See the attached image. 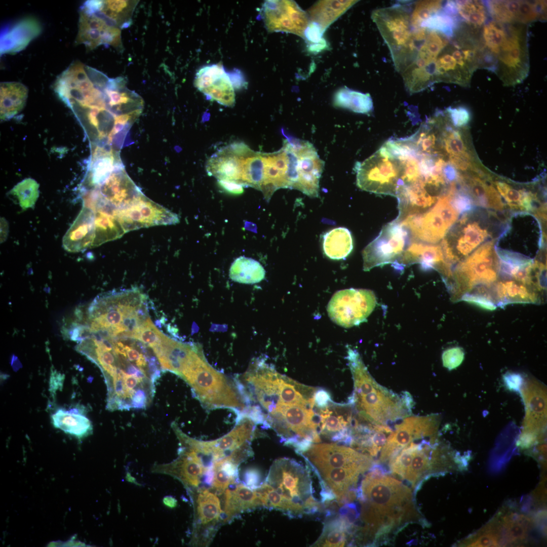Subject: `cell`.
Segmentation results:
<instances>
[{
	"label": "cell",
	"instance_id": "15",
	"mask_svg": "<svg viewBox=\"0 0 547 547\" xmlns=\"http://www.w3.org/2000/svg\"><path fill=\"white\" fill-rule=\"evenodd\" d=\"M125 232L155 225L178 223L177 214L153 202L143 193L127 206L112 210Z\"/></svg>",
	"mask_w": 547,
	"mask_h": 547
},
{
	"label": "cell",
	"instance_id": "33",
	"mask_svg": "<svg viewBox=\"0 0 547 547\" xmlns=\"http://www.w3.org/2000/svg\"><path fill=\"white\" fill-rule=\"evenodd\" d=\"M495 284L491 293L496 306L513 303H536L539 300L538 291L514 279H504Z\"/></svg>",
	"mask_w": 547,
	"mask_h": 547
},
{
	"label": "cell",
	"instance_id": "27",
	"mask_svg": "<svg viewBox=\"0 0 547 547\" xmlns=\"http://www.w3.org/2000/svg\"><path fill=\"white\" fill-rule=\"evenodd\" d=\"M396 197L398 200L399 215L394 220L398 223L408 217L424 213L439 199L432 195L422 181L400 186Z\"/></svg>",
	"mask_w": 547,
	"mask_h": 547
},
{
	"label": "cell",
	"instance_id": "7",
	"mask_svg": "<svg viewBox=\"0 0 547 547\" xmlns=\"http://www.w3.org/2000/svg\"><path fill=\"white\" fill-rule=\"evenodd\" d=\"M435 67L434 82L467 86L479 68V48L475 39L456 28Z\"/></svg>",
	"mask_w": 547,
	"mask_h": 547
},
{
	"label": "cell",
	"instance_id": "50",
	"mask_svg": "<svg viewBox=\"0 0 547 547\" xmlns=\"http://www.w3.org/2000/svg\"><path fill=\"white\" fill-rule=\"evenodd\" d=\"M461 299L489 310H494L496 308V305L490 298L477 292L466 293L461 296Z\"/></svg>",
	"mask_w": 547,
	"mask_h": 547
},
{
	"label": "cell",
	"instance_id": "17",
	"mask_svg": "<svg viewBox=\"0 0 547 547\" xmlns=\"http://www.w3.org/2000/svg\"><path fill=\"white\" fill-rule=\"evenodd\" d=\"M439 423L440 416L437 414L404 418L387 438L381 450L379 461H390L415 439L435 436Z\"/></svg>",
	"mask_w": 547,
	"mask_h": 547
},
{
	"label": "cell",
	"instance_id": "55",
	"mask_svg": "<svg viewBox=\"0 0 547 547\" xmlns=\"http://www.w3.org/2000/svg\"><path fill=\"white\" fill-rule=\"evenodd\" d=\"M245 227L246 229L250 231H255V230H256V227L255 226V224L250 222L247 221L245 222Z\"/></svg>",
	"mask_w": 547,
	"mask_h": 547
},
{
	"label": "cell",
	"instance_id": "2",
	"mask_svg": "<svg viewBox=\"0 0 547 547\" xmlns=\"http://www.w3.org/2000/svg\"><path fill=\"white\" fill-rule=\"evenodd\" d=\"M347 353L354 387L348 402L358 415L372 423L386 426L408 416L413 405L411 395L405 392L399 396L379 385L357 350L348 347Z\"/></svg>",
	"mask_w": 547,
	"mask_h": 547
},
{
	"label": "cell",
	"instance_id": "6",
	"mask_svg": "<svg viewBox=\"0 0 547 547\" xmlns=\"http://www.w3.org/2000/svg\"><path fill=\"white\" fill-rule=\"evenodd\" d=\"M282 497L289 516L316 513L319 502L312 496L308 470L295 460L276 459L271 464L265 481Z\"/></svg>",
	"mask_w": 547,
	"mask_h": 547
},
{
	"label": "cell",
	"instance_id": "37",
	"mask_svg": "<svg viewBox=\"0 0 547 547\" xmlns=\"http://www.w3.org/2000/svg\"><path fill=\"white\" fill-rule=\"evenodd\" d=\"M28 93L27 88L20 83H1V119H9L20 112L25 105Z\"/></svg>",
	"mask_w": 547,
	"mask_h": 547
},
{
	"label": "cell",
	"instance_id": "41",
	"mask_svg": "<svg viewBox=\"0 0 547 547\" xmlns=\"http://www.w3.org/2000/svg\"><path fill=\"white\" fill-rule=\"evenodd\" d=\"M229 275L235 282L253 284L264 279L265 271L258 261L251 258L240 256L231 264Z\"/></svg>",
	"mask_w": 547,
	"mask_h": 547
},
{
	"label": "cell",
	"instance_id": "25",
	"mask_svg": "<svg viewBox=\"0 0 547 547\" xmlns=\"http://www.w3.org/2000/svg\"><path fill=\"white\" fill-rule=\"evenodd\" d=\"M298 157L297 179L294 189L311 198L318 197L324 162L308 141L293 138Z\"/></svg>",
	"mask_w": 547,
	"mask_h": 547
},
{
	"label": "cell",
	"instance_id": "39",
	"mask_svg": "<svg viewBox=\"0 0 547 547\" xmlns=\"http://www.w3.org/2000/svg\"><path fill=\"white\" fill-rule=\"evenodd\" d=\"M323 250L328 258L340 260L345 258L353 249V241L350 231L339 227L326 232L323 238Z\"/></svg>",
	"mask_w": 547,
	"mask_h": 547
},
{
	"label": "cell",
	"instance_id": "4",
	"mask_svg": "<svg viewBox=\"0 0 547 547\" xmlns=\"http://www.w3.org/2000/svg\"><path fill=\"white\" fill-rule=\"evenodd\" d=\"M501 213L474 206L460 214L440 244L446 268L451 275L457 264L500 234L507 218Z\"/></svg>",
	"mask_w": 547,
	"mask_h": 547
},
{
	"label": "cell",
	"instance_id": "3",
	"mask_svg": "<svg viewBox=\"0 0 547 547\" xmlns=\"http://www.w3.org/2000/svg\"><path fill=\"white\" fill-rule=\"evenodd\" d=\"M362 502L361 518L368 531L374 532L384 524L393 525L414 517L411 490L401 482L367 474L358 492Z\"/></svg>",
	"mask_w": 547,
	"mask_h": 547
},
{
	"label": "cell",
	"instance_id": "45",
	"mask_svg": "<svg viewBox=\"0 0 547 547\" xmlns=\"http://www.w3.org/2000/svg\"><path fill=\"white\" fill-rule=\"evenodd\" d=\"M39 184L33 179L26 178L16 185L10 191L18 200L23 209L33 207L39 196Z\"/></svg>",
	"mask_w": 547,
	"mask_h": 547
},
{
	"label": "cell",
	"instance_id": "8",
	"mask_svg": "<svg viewBox=\"0 0 547 547\" xmlns=\"http://www.w3.org/2000/svg\"><path fill=\"white\" fill-rule=\"evenodd\" d=\"M494 242L484 244L453 268L446 285L455 294L479 287L491 288L495 283L499 277L500 260Z\"/></svg>",
	"mask_w": 547,
	"mask_h": 547
},
{
	"label": "cell",
	"instance_id": "1",
	"mask_svg": "<svg viewBox=\"0 0 547 547\" xmlns=\"http://www.w3.org/2000/svg\"><path fill=\"white\" fill-rule=\"evenodd\" d=\"M528 25L490 19L480 31L479 66L505 86L522 83L529 71Z\"/></svg>",
	"mask_w": 547,
	"mask_h": 547
},
{
	"label": "cell",
	"instance_id": "9",
	"mask_svg": "<svg viewBox=\"0 0 547 547\" xmlns=\"http://www.w3.org/2000/svg\"><path fill=\"white\" fill-rule=\"evenodd\" d=\"M485 526L497 546L524 545L533 531L544 532L545 512L531 514L507 504Z\"/></svg>",
	"mask_w": 547,
	"mask_h": 547
},
{
	"label": "cell",
	"instance_id": "40",
	"mask_svg": "<svg viewBox=\"0 0 547 547\" xmlns=\"http://www.w3.org/2000/svg\"><path fill=\"white\" fill-rule=\"evenodd\" d=\"M52 424L64 433L82 439L91 434L93 426L85 415L71 411L58 410L51 416Z\"/></svg>",
	"mask_w": 547,
	"mask_h": 547
},
{
	"label": "cell",
	"instance_id": "10",
	"mask_svg": "<svg viewBox=\"0 0 547 547\" xmlns=\"http://www.w3.org/2000/svg\"><path fill=\"white\" fill-rule=\"evenodd\" d=\"M355 169L357 185L361 189L396 197L401 183V165L384 145L363 162H357Z\"/></svg>",
	"mask_w": 547,
	"mask_h": 547
},
{
	"label": "cell",
	"instance_id": "31",
	"mask_svg": "<svg viewBox=\"0 0 547 547\" xmlns=\"http://www.w3.org/2000/svg\"><path fill=\"white\" fill-rule=\"evenodd\" d=\"M457 181L471 199L473 205L491 210L502 212L505 204L494 186L478 177H464L459 174Z\"/></svg>",
	"mask_w": 547,
	"mask_h": 547
},
{
	"label": "cell",
	"instance_id": "51",
	"mask_svg": "<svg viewBox=\"0 0 547 547\" xmlns=\"http://www.w3.org/2000/svg\"><path fill=\"white\" fill-rule=\"evenodd\" d=\"M259 470L255 467L247 468L243 474V483L251 489H255L263 483Z\"/></svg>",
	"mask_w": 547,
	"mask_h": 547
},
{
	"label": "cell",
	"instance_id": "28",
	"mask_svg": "<svg viewBox=\"0 0 547 547\" xmlns=\"http://www.w3.org/2000/svg\"><path fill=\"white\" fill-rule=\"evenodd\" d=\"M321 480L322 490L331 491L339 503L350 501L355 497L351 489L364 473L360 470L350 467H338L314 471Z\"/></svg>",
	"mask_w": 547,
	"mask_h": 547
},
{
	"label": "cell",
	"instance_id": "49",
	"mask_svg": "<svg viewBox=\"0 0 547 547\" xmlns=\"http://www.w3.org/2000/svg\"><path fill=\"white\" fill-rule=\"evenodd\" d=\"M445 112L451 124L456 128L464 127L470 120L469 111L463 107H449Z\"/></svg>",
	"mask_w": 547,
	"mask_h": 547
},
{
	"label": "cell",
	"instance_id": "22",
	"mask_svg": "<svg viewBox=\"0 0 547 547\" xmlns=\"http://www.w3.org/2000/svg\"><path fill=\"white\" fill-rule=\"evenodd\" d=\"M492 20L501 23L528 25L546 19L545 1H485Z\"/></svg>",
	"mask_w": 547,
	"mask_h": 547
},
{
	"label": "cell",
	"instance_id": "12",
	"mask_svg": "<svg viewBox=\"0 0 547 547\" xmlns=\"http://www.w3.org/2000/svg\"><path fill=\"white\" fill-rule=\"evenodd\" d=\"M376 304V298L372 291L347 289L334 293L328 303L327 312L335 324L350 328L366 321Z\"/></svg>",
	"mask_w": 547,
	"mask_h": 547
},
{
	"label": "cell",
	"instance_id": "54",
	"mask_svg": "<svg viewBox=\"0 0 547 547\" xmlns=\"http://www.w3.org/2000/svg\"><path fill=\"white\" fill-rule=\"evenodd\" d=\"M217 182L219 186L229 193L239 195L244 192L243 186L236 182L225 180H218Z\"/></svg>",
	"mask_w": 547,
	"mask_h": 547
},
{
	"label": "cell",
	"instance_id": "36",
	"mask_svg": "<svg viewBox=\"0 0 547 547\" xmlns=\"http://www.w3.org/2000/svg\"><path fill=\"white\" fill-rule=\"evenodd\" d=\"M358 1H320L308 10L309 23L318 25L324 32L325 30Z\"/></svg>",
	"mask_w": 547,
	"mask_h": 547
},
{
	"label": "cell",
	"instance_id": "38",
	"mask_svg": "<svg viewBox=\"0 0 547 547\" xmlns=\"http://www.w3.org/2000/svg\"><path fill=\"white\" fill-rule=\"evenodd\" d=\"M94 211V239L92 247L119 239L126 233L112 210L98 208Z\"/></svg>",
	"mask_w": 547,
	"mask_h": 547
},
{
	"label": "cell",
	"instance_id": "30",
	"mask_svg": "<svg viewBox=\"0 0 547 547\" xmlns=\"http://www.w3.org/2000/svg\"><path fill=\"white\" fill-rule=\"evenodd\" d=\"M223 493V524L244 512L263 506L256 491L243 484L237 483L234 488H227Z\"/></svg>",
	"mask_w": 547,
	"mask_h": 547
},
{
	"label": "cell",
	"instance_id": "53",
	"mask_svg": "<svg viewBox=\"0 0 547 547\" xmlns=\"http://www.w3.org/2000/svg\"><path fill=\"white\" fill-rule=\"evenodd\" d=\"M503 379L506 386L510 390H512L519 389L523 382V378L521 375L515 373H506L503 377Z\"/></svg>",
	"mask_w": 547,
	"mask_h": 547
},
{
	"label": "cell",
	"instance_id": "26",
	"mask_svg": "<svg viewBox=\"0 0 547 547\" xmlns=\"http://www.w3.org/2000/svg\"><path fill=\"white\" fill-rule=\"evenodd\" d=\"M178 457L169 464L160 465L157 472L171 475L187 489L198 488L204 480L209 466L203 456L190 447L180 444ZM213 466V465H212Z\"/></svg>",
	"mask_w": 547,
	"mask_h": 547
},
{
	"label": "cell",
	"instance_id": "5",
	"mask_svg": "<svg viewBox=\"0 0 547 547\" xmlns=\"http://www.w3.org/2000/svg\"><path fill=\"white\" fill-rule=\"evenodd\" d=\"M495 240L494 248L501 262L518 266L530 263L542 247L541 223L533 213L514 212L506 218L503 230Z\"/></svg>",
	"mask_w": 547,
	"mask_h": 547
},
{
	"label": "cell",
	"instance_id": "34",
	"mask_svg": "<svg viewBox=\"0 0 547 547\" xmlns=\"http://www.w3.org/2000/svg\"><path fill=\"white\" fill-rule=\"evenodd\" d=\"M494 184L505 203L511 209L517 211L533 212L538 214V216L544 213L545 204L541 202L532 191L525 189H517L503 181H496Z\"/></svg>",
	"mask_w": 547,
	"mask_h": 547
},
{
	"label": "cell",
	"instance_id": "47",
	"mask_svg": "<svg viewBox=\"0 0 547 547\" xmlns=\"http://www.w3.org/2000/svg\"><path fill=\"white\" fill-rule=\"evenodd\" d=\"M167 336L153 325L148 318L141 325L134 336L136 339L152 349L161 344Z\"/></svg>",
	"mask_w": 547,
	"mask_h": 547
},
{
	"label": "cell",
	"instance_id": "32",
	"mask_svg": "<svg viewBox=\"0 0 547 547\" xmlns=\"http://www.w3.org/2000/svg\"><path fill=\"white\" fill-rule=\"evenodd\" d=\"M252 449L237 452L213 463L214 477L211 490L221 495L231 485L238 483L239 466L253 456Z\"/></svg>",
	"mask_w": 547,
	"mask_h": 547
},
{
	"label": "cell",
	"instance_id": "43",
	"mask_svg": "<svg viewBox=\"0 0 547 547\" xmlns=\"http://www.w3.org/2000/svg\"><path fill=\"white\" fill-rule=\"evenodd\" d=\"M455 3L459 19L470 25L481 28L491 19L485 2L457 1Z\"/></svg>",
	"mask_w": 547,
	"mask_h": 547
},
{
	"label": "cell",
	"instance_id": "46",
	"mask_svg": "<svg viewBox=\"0 0 547 547\" xmlns=\"http://www.w3.org/2000/svg\"><path fill=\"white\" fill-rule=\"evenodd\" d=\"M420 446V443L412 442L404 448L390 461V467L392 472L404 478Z\"/></svg>",
	"mask_w": 547,
	"mask_h": 547
},
{
	"label": "cell",
	"instance_id": "16",
	"mask_svg": "<svg viewBox=\"0 0 547 547\" xmlns=\"http://www.w3.org/2000/svg\"><path fill=\"white\" fill-rule=\"evenodd\" d=\"M301 455L314 471L350 467L365 472L372 466L370 456L344 446L336 444H312Z\"/></svg>",
	"mask_w": 547,
	"mask_h": 547
},
{
	"label": "cell",
	"instance_id": "52",
	"mask_svg": "<svg viewBox=\"0 0 547 547\" xmlns=\"http://www.w3.org/2000/svg\"><path fill=\"white\" fill-rule=\"evenodd\" d=\"M314 399L315 406L319 408H325L332 401L328 392L321 388H318L316 390Z\"/></svg>",
	"mask_w": 547,
	"mask_h": 547
},
{
	"label": "cell",
	"instance_id": "23",
	"mask_svg": "<svg viewBox=\"0 0 547 547\" xmlns=\"http://www.w3.org/2000/svg\"><path fill=\"white\" fill-rule=\"evenodd\" d=\"M315 410L319 417L318 432L333 442L350 444L351 429L356 414L354 405L346 403H336L331 401L324 408L315 406Z\"/></svg>",
	"mask_w": 547,
	"mask_h": 547
},
{
	"label": "cell",
	"instance_id": "13",
	"mask_svg": "<svg viewBox=\"0 0 547 547\" xmlns=\"http://www.w3.org/2000/svg\"><path fill=\"white\" fill-rule=\"evenodd\" d=\"M526 414L523 429L517 442L522 449L544 441L546 422V391L544 385L530 379L522 389Z\"/></svg>",
	"mask_w": 547,
	"mask_h": 547
},
{
	"label": "cell",
	"instance_id": "19",
	"mask_svg": "<svg viewBox=\"0 0 547 547\" xmlns=\"http://www.w3.org/2000/svg\"><path fill=\"white\" fill-rule=\"evenodd\" d=\"M96 207L111 210L124 208L140 196V188L127 175L123 164L117 167L105 180L91 191Z\"/></svg>",
	"mask_w": 547,
	"mask_h": 547
},
{
	"label": "cell",
	"instance_id": "48",
	"mask_svg": "<svg viewBox=\"0 0 547 547\" xmlns=\"http://www.w3.org/2000/svg\"><path fill=\"white\" fill-rule=\"evenodd\" d=\"M463 349L456 346L448 348L443 353L442 359L443 366L451 370L458 367L464 359Z\"/></svg>",
	"mask_w": 547,
	"mask_h": 547
},
{
	"label": "cell",
	"instance_id": "14",
	"mask_svg": "<svg viewBox=\"0 0 547 547\" xmlns=\"http://www.w3.org/2000/svg\"><path fill=\"white\" fill-rule=\"evenodd\" d=\"M408 238L406 228L394 220L385 224L362 251L364 270L389 263L395 265L406 249Z\"/></svg>",
	"mask_w": 547,
	"mask_h": 547
},
{
	"label": "cell",
	"instance_id": "18",
	"mask_svg": "<svg viewBox=\"0 0 547 547\" xmlns=\"http://www.w3.org/2000/svg\"><path fill=\"white\" fill-rule=\"evenodd\" d=\"M261 15L268 31L291 33L302 38L309 24L307 13L293 1H266Z\"/></svg>",
	"mask_w": 547,
	"mask_h": 547
},
{
	"label": "cell",
	"instance_id": "20",
	"mask_svg": "<svg viewBox=\"0 0 547 547\" xmlns=\"http://www.w3.org/2000/svg\"><path fill=\"white\" fill-rule=\"evenodd\" d=\"M75 43L90 50L101 45L118 47L122 44L121 29L112 26L84 3L80 9Z\"/></svg>",
	"mask_w": 547,
	"mask_h": 547
},
{
	"label": "cell",
	"instance_id": "35",
	"mask_svg": "<svg viewBox=\"0 0 547 547\" xmlns=\"http://www.w3.org/2000/svg\"><path fill=\"white\" fill-rule=\"evenodd\" d=\"M41 31L34 19L22 20L11 27L1 37V53H14L24 48Z\"/></svg>",
	"mask_w": 547,
	"mask_h": 547
},
{
	"label": "cell",
	"instance_id": "44",
	"mask_svg": "<svg viewBox=\"0 0 547 547\" xmlns=\"http://www.w3.org/2000/svg\"><path fill=\"white\" fill-rule=\"evenodd\" d=\"M349 526L340 516L327 521L323 531L313 544L317 546H343L346 541V532Z\"/></svg>",
	"mask_w": 547,
	"mask_h": 547
},
{
	"label": "cell",
	"instance_id": "21",
	"mask_svg": "<svg viewBox=\"0 0 547 547\" xmlns=\"http://www.w3.org/2000/svg\"><path fill=\"white\" fill-rule=\"evenodd\" d=\"M194 540L208 545L218 526L223 523V510L217 494L205 487L198 488L194 495Z\"/></svg>",
	"mask_w": 547,
	"mask_h": 547
},
{
	"label": "cell",
	"instance_id": "29",
	"mask_svg": "<svg viewBox=\"0 0 547 547\" xmlns=\"http://www.w3.org/2000/svg\"><path fill=\"white\" fill-rule=\"evenodd\" d=\"M94 210L84 205L63 238L64 249L76 253L92 247L94 239Z\"/></svg>",
	"mask_w": 547,
	"mask_h": 547
},
{
	"label": "cell",
	"instance_id": "11",
	"mask_svg": "<svg viewBox=\"0 0 547 547\" xmlns=\"http://www.w3.org/2000/svg\"><path fill=\"white\" fill-rule=\"evenodd\" d=\"M461 214L447 192L428 210L408 217L399 223L409 230L412 240L436 244L442 240Z\"/></svg>",
	"mask_w": 547,
	"mask_h": 547
},
{
	"label": "cell",
	"instance_id": "24",
	"mask_svg": "<svg viewBox=\"0 0 547 547\" xmlns=\"http://www.w3.org/2000/svg\"><path fill=\"white\" fill-rule=\"evenodd\" d=\"M194 85L210 100L225 106L234 105L235 87L231 75L220 63L200 68L196 73Z\"/></svg>",
	"mask_w": 547,
	"mask_h": 547
},
{
	"label": "cell",
	"instance_id": "42",
	"mask_svg": "<svg viewBox=\"0 0 547 547\" xmlns=\"http://www.w3.org/2000/svg\"><path fill=\"white\" fill-rule=\"evenodd\" d=\"M333 105L355 112L367 114L373 109V101L369 94L350 90L347 87L339 89L333 97Z\"/></svg>",
	"mask_w": 547,
	"mask_h": 547
}]
</instances>
